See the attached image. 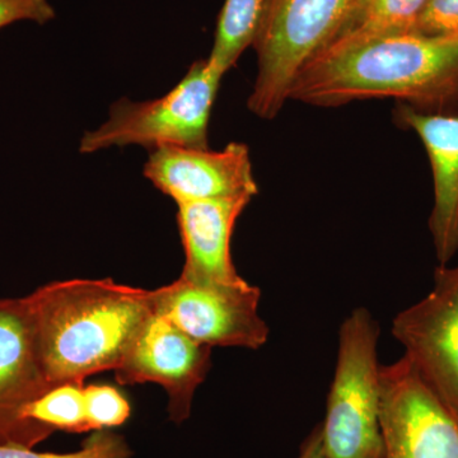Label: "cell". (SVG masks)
I'll return each mask as SVG.
<instances>
[{"instance_id": "d6986e66", "label": "cell", "mask_w": 458, "mask_h": 458, "mask_svg": "<svg viewBox=\"0 0 458 458\" xmlns=\"http://www.w3.org/2000/svg\"><path fill=\"white\" fill-rule=\"evenodd\" d=\"M412 32L428 38H458V0H428Z\"/></svg>"}, {"instance_id": "9c48e42d", "label": "cell", "mask_w": 458, "mask_h": 458, "mask_svg": "<svg viewBox=\"0 0 458 458\" xmlns=\"http://www.w3.org/2000/svg\"><path fill=\"white\" fill-rule=\"evenodd\" d=\"M212 349L153 311L132 337L114 376L123 386L161 385L168 394L171 420L181 424L190 417L195 391L212 367Z\"/></svg>"}, {"instance_id": "277c9868", "label": "cell", "mask_w": 458, "mask_h": 458, "mask_svg": "<svg viewBox=\"0 0 458 458\" xmlns=\"http://www.w3.org/2000/svg\"><path fill=\"white\" fill-rule=\"evenodd\" d=\"M222 78L208 59L198 60L164 98L114 102L106 122L83 135L81 153L128 146L150 152L162 147L208 149L210 114Z\"/></svg>"}, {"instance_id": "4fadbf2b", "label": "cell", "mask_w": 458, "mask_h": 458, "mask_svg": "<svg viewBox=\"0 0 458 458\" xmlns=\"http://www.w3.org/2000/svg\"><path fill=\"white\" fill-rule=\"evenodd\" d=\"M252 198L238 197L177 204L185 265L180 278L200 284H237L231 240L237 219Z\"/></svg>"}, {"instance_id": "52a82bcc", "label": "cell", "mask_w": 458, "mask_h": 458, "mask_svg": "<svg viewBox=\"0 0 458 458\" xmlns=\"http://www.w3.org/2000/svg\"><path fill=\"white\" fill-rule=\"evenodd\" d=\"M393 335L421 381L458 420V267H437L432 291L394 318Z\"/></svg>"}, {"instance_id": "8992f818", "label": "cell", "mask_w": 458, "mask_h": 458, "mask_svg": "<svg viewBox=\"0 0 458 458\" xmlns=\"http://www.w3.org/2000/svg\"><path fill=\"white\" fill-rule=\"evenodd\" d=\"M150 292L153 311L212 348L259 349L267 342L269 327L259 315L260 289L246 280L200 284L179 278Z\"/></svg>"}, {"instance_id": "6da1fadb", "label": "cell", "mask_w": 458, "mask_h": 458, "mask_svg": "<svg viewBox=\"0 0 458 458\" xmlns=\"http://www.w3.org/2000/svg\"><path fill=\"white\" fill-rule=\"evenodd\" d=\"M381 98L420 113H458V38L403 32L333 45L303 66L289 93L319 107Z\"/></svg>"}, {"instance_id": "5bb4252c", "label": "cell", "mask_w": 458, "mask_h": 458, "mask_svg": "<svg viewBox=\"0 0 458 458\" xmlns=\"http://www.w3.org/2000/svg\"><path fill=\"white\" fill-rule=\"evenodd\" d=\"M427 3L428 0H354L324 49L375 36L412 32Z\"/></svg>"}, {"instance_id": "8fae6325", "label": "cell", "mask_w": 458, "mask_h": 458, "mask_svg": "<svg viewBox=\"0 0 458 458\" xmlns=\"http://www.w3.org/2000/svg\"><path fill=\"white\" fill-rule=\"evenodd\" d=\"M143 174L176 204L254 198L259 192L249 148L234 141L218 152L186 147L158 148L150 152Z\"/></svg>"}, {"instance_id": "9a60e30c", "label": "cell", "mask_w": 458, "mask_h": 458, "mask_svg": "<svg viewBox=\"0 0 458 458\" xmlns=\"http://www.w3.org/2000/svg\"><path fill=\"white\" fill-rule=\"evenodd\" d=\"M267 0H225L218 23L209 64L225 75L236 65L243 51L252 47L260 27Z\"/></svg>"}, {"instance_id": "7c38bea8", "label": "cell", "mask_w": 458, "mask_h": 458, "mask_svg": "<svg viewBox=\"0 0 458 458\" xmlns=\"http://www.w3.org/2000/svg\"><path fill=\"white\" fill-rule=\"evenodd\" d=\"M394 117L426 147L434 182L429 229L439 265H447L458 251V113H420L397 102Z\"/></svg>"}, {"instance_id": "ac0fdd59", "label": "cell", "mask_w": 458, "mask_h": 458, "mask_svg": "<svg viewBox=\"0 0 458 458\" xmlns=\"http://www.w3.org/2000/svg\"><path fill=\"white\" fill-rule=\"evenodd\" d=\"M83 394L90 430L120 427L131 417V403L113 386L89 385L83 388Z\"/></svg>"}, {"instance_id": "7a4b0ae2", "label": "cell", "mask_w": 458, "mask_h": 458, "mask_svg": "<svg viewBox=\"0 0 458 458\" xmlns=\"http://www.w3.org/2000/svg\"><path fill=\"white\" fill-rule=\"evenodd\" d=\"M26 301L51 387L83 385L87 377L116 369L153 313L152 292L113 279L54 282Z\"/></svg>"}, {"instance_id": "e0dca14e", "label": "cell", "mask_w": 458, "mask_h": 458, "mask_svg": "<svg viewBox=\"0 0 458 458\" xmlns=\"http://www.w3.org/2000/svg\"><path fill=\"white\" fill-rule=\"evenodd\" d=\"M131 454L123 437L110 429L95 430L82 448L72 454L36 452L29 447L0 445V458H131Z\"/></svg>"}, {"instance_id": "44dd1931", "label": "cell", "mask_w": 458, "mask_h": 458, "mask_svg": "<svg viewBox=\"0 0 458 458\" xmlns=\"http://www.w3.org/2000/svg\"><path fill=\"white\" fill-rule=\"evenodd\" d=\"M298 458H327L322 441V427L318 424L301 445Z\"/></svg>"}, {"instance_id": "ba28073f", "label": "cell", "mask_w": 458, "mask_h": 458, "mask_svg": "<svg viewBox=\"0 0 458 458\" xmlns=\"http://www.w3.org/2000/svg\"><path fill=\"white\" fill-rule=\"evenodd\" d=\"M385 458H458V420L403 355L379 369Z\"/></svg>"}, {"instance_id": "ffe728a7", "label": "cell", "mask_w": 458, "mask_h": 458, "mask_svg": "<svg viewBox=\"0 0 458 458\" xmlns=\"http://www.w3.org/2000/svg\"><path fill=\"white\" fill-rule=\"evenodd\" d=\"M55 18L49 0H0V29L21 21L45 25Z\"/></svg>"}, {"instance_id": "2e32d148", "label": "cell", "mask_w": 458, "mask_h": 458, "mask_svg": "<svg viewBox=\"0 0 458 458\" xmlns=\"http://www.w3.org/2000/svg\"><path fill=\"white\" fill-rule=\"evenodd\" d=\"M83 385L51 387L27 409V417L49 429L68 433L89 432L84 408Z\"/></svg>"}, {"instance_id": "3957f363", "label": "cell", "mask_w": 458, "mask_h": 458, "mask_svg": "<svg viewBox=\"0 0 458 458\" xmlns=\"http://www.w3.org/2000/svg\"><path fill=\"white\" fill-rule=\"evenodd\" d=\"M378 339V324L363 307L340 327L335 375L321 424L327 458H385Z\"/></svg>"}, {"instance_id": "5b68a950", "label": "cell", "mask_w": 458, "mask_h": 458, "mask_svg": "<svg viewBox=\"0 0 458 458\" xmlns=\"http://www.w3.org/2000/svg\"><path fill=\"white\" fill-rule=\"evenodd\" d=\"M354 0H267L254 40L259 72L247 106L271 120L304 65L333 38Z\"/></svg>"}, {"instance_id": "30bf717a", "label": "cell", "mask_w": 458, "mask_h": 458, "mask_svg": "<svg viewBox=\"0 0 458 458\" xmlns=\"http://www.w3.org/2000/svg\"><path fill=\"white\" fill-rule=\"evenodd\" d=\"M50 388L26 297L0 300V445L33 448L49 438L27 409Z\"/></svg>"}]
</instances>
